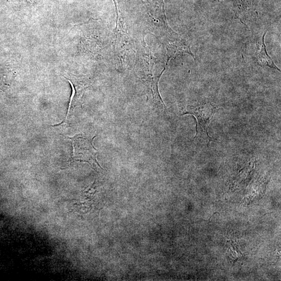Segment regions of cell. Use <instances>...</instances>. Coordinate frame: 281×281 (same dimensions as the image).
<instances>
[{
    "mask_svg": "<svg viewBox=\"0 0 281 281\" xmlns=\"http://www.w3.org/2000/svg\"><path fill=\"white\" fill-rule=\"evenodd\" d=\"M217 110V107L210 102L190 105L187 107L182 113V115L190 114L195 117L196 120V135L197 137L204 139L208 146L212 138L208 134L209 123Z\"/></svg>",
    "mask_w": 281,
    "mask_h": 281,
    "instance_id": "cell-1",
    "label": "cell"
},
{
    "mask_svg": "<svg viewBox=\"0 0 281 281\" xmlns=\"http://www.w3.org/2000/svg\"><path fill=\"white\" fill-rule=\"evenodd\" d=\"M147 7L149 15L153 19L156 26L167 34L173 43H178L184 41L169 27L166 16L163 0H153L148 1Z\"/></svg>",
    "mask_w": 281,
    "mask_h": 281,
    "instance_id": "cell-2",
    "label": "cell"
},
{
    "mask_svg": "<svg viewBox=\"0 0 281 281\" xmlns=\"http://www.w3.org/2000/svg\"><path fill=\"white\" fill-rule=\"evenodd\" d=\"M95 138L96 136L90 140L79 135L77 137L72 138L73 144L77 146L78 155L86 158V162L89 163H91V161L96 163L100 168L104 170L97 160V150L93 145V140Z\"/></svg>",
    "mask_w": 281,
    "mask_h": 281,
    "instance_id": "cell-3",
    "label": "cell"
},
{
    "mask_svg": "<svg viewBox=\"0 0 281 281\" xmlns=\"http://www.w3.org/2000/svg\"><path fill=\"white\" fill-rule=\"evenodd\" d=\"M266 32L263 35L262 41L259 45V48H258L256 52V55L259 63L263 66L268 67L275 69L280 72V70L275 64L272 58L268 54L266 49V46L265 43V38Z\"/></svg>",
    "mask_w": 281,
    "mask_h": 281,
    "instance_id": "cell-4",
    "label": "cell"
},
{
    "mask_svg": "<svg viewBox=\"0 0 281 281\" xmlns=\"http://www.w3.org/2000/svg\"><path fill=\"white\" fill-rule=\"evenodd\" d=\"M68 81L69 83L70 84V85H71L73 91H72V95L71 98H70V102H69V106H68V111H67V115H66V116L65 120H64V121H63L62 123H60V124H57V125H53V126H52L53 127L60 125L63 124V123H64L65 121L67 120V117H68V114H69V111H70V107H71L72 103V101H73V98H74V96H75V92H76L75 89V88H74V85H73V84H72V82L70 81L69 80H68Z\"/></svg>",
    "mask_w": 281,
    "mask_h": 281,
    "instance_id": "cell-5",
    "label": "cell"
},
{
    "mask_svg": "<svg viewBox=\"0 0 281 281\" xmlns=\"http://www.w3.org/2000/svg\"><path fill=\"white\" fill-rule=\"evenodd\" d=\"M27 1L31 3L34 2V0H27Z\"/></svg>",
    "mask_w": 281,
    "mask_h": 281,
    "instance_id": "cell-6",
    "label": "cell"
}]
</instances>
